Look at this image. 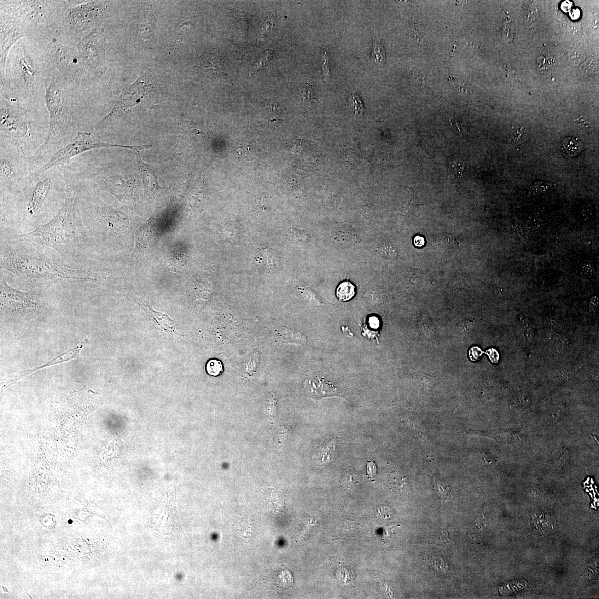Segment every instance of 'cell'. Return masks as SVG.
I'll return each instance as SVG.
<instances>
[{
	"label": "cell",
	"instance_id": "3",
	"mask_svg": "<svg viewBox=\"0 0 599 599\" xmlns=\"http://www.w3.org/2000/svg\"><path fill=\"white\" fill-rule=\"evenodd\" d=\"M109 147H120L130 149L134 151H140L150 149L152 147V145L132 146L111 144L101 141L91 132H79L73 141L57 150L45 164L38 168L34 173V177L37 179L39 178L51 169L69 164L74 157L89 150Z\"/></svg>",
	"mask_w": 599,
	"mask_h": 599
},
{
	"label": "cell",
	"instance_id": "32",
	"mask_svg": "<svg viewBox=\"0 0 599 599\" xmlns=\"http://www.w3.org/2000/svg\"><path fill=\"white\" fill-rule=\"evenodd\" d=\"M302 95H303L304 101L309 103L310 105L312 106L313 103L315 102V98L314 97L313 92L310 86H305L304 87Z\"/></svg>",
	"mask_w": 599,
	"mask_h": 599
},
{
	"label": "cell",
	"instance_id": "5",
	"mask_svg": "<svg viewBox=\"0 0 599 599\" xmlns=\"http://www.w3.org/2000/svg\"><path fill=\"white\" fill-rule=\"evenodd\" d=\"M45 100L50 115L49 130L44 142L37 151L39 154L47 149L60 135L65 124V98L54 80L52 81L46 89Z\"/></svg>",
	"mask_w": 599,
	"mask_h": 599
},
{
	"label": "cell",
	"instance_id": "16",
	"mask_svg": "<svg viewBox=\"0 0 599 599\" xmlns=\"http://www.w3.org/2000/svg\"><path fill=\"white\" fill-rule=\"evenodd\" d=\"M305 388L310 394L320 397L334 394L337 388L323 378H314L305 382Z\"/></svg>",
	"mask_w": 599,
	"mask_h": 599
},
{
	"label": "cell",
	"instance_id": "35",
	"mask_svg": "<svg viewBox=\"0 0 599 599\" xmlns=\"http://www.w3.org/2000/svg\"><path fill=\"white\" fill-rule=\"evenodd\" d=\"M485 353L489 357L491 362L493 364H497L499 360V354L496 349L491 348L488 350Z\"/></svg>",
	"mask_w": 599,
	"mask_h": 599
},
{
	"label": "cell",
	"instance_id": "19",
	"mask_svg": "<svg viewBox=\"0 0 599 599\" xmlns=\"http://www.w3.org/2000/svg\"><path fill=\"white\" fill-rule=\"evenodd\" d=\"M563 152L569 157L578 155L582 151L583 144L577 138L567 137L562 142Z\"/></svg>",
	"mask_w": 599,
	"mask_h": 599
},
{
	"label": "cell",
	"instance_id": "33",
	"mask_svg": "<svg viewBox=\"0 0 599 599\" xmlns=\"http://www.w3.org/2000/svg\"><path fill=\"white\" fill-rule=\"evenodd\" d=\"M481 349L477 346H474L470 348L469 352V357L472 362H476L482 355Z\"/></svg>",
	"mask_w": 599,
	"mask_h": 599
},
{
	"label": "cell",
	"instance_id": "8",
	"mask_svg": "<svg viewBox=\"0 0 599 599\" xmlns=\"http://www.w3.org/2000/svg\"><path fill=\"white\" fill-rule=\"evenodd\" d=\"M52 46L54 59L62 73L71 79L78 81L82 78L83 67L76 54L55 39L52 42Z\"/></svg>",
	"mask_w": 599,
	"mask_h": 599
},
{
	"label": "cell",
	"instance_id": "28",
	"mask_svg": "<svg viewBox=\"0 0 599 599\" xmlns=\"http://www.w3.org/2000/svg\"><path fill=\"white\" fill-rule=\"evenodd\" d=\"M430 563L434 569L440 572L446 573L449 569V564L440 556H432Z\"/></svg>",
	"mask_w": 599,
	"mask_h": 599
},
{
	"label": "cell",
	"instance_id": "18",
	"mask_svg": "<svg viewBox=\"0 0 599 599\" xmlns=\"http://www.w3.org/2000/svg\"><path fill=\"white\" fill-rule=\"evenodd\" d=\"M20 67L22 73L23 79L26 89L30 91L33 90L35 72H34L33 64L30 57L23 56L20 61Z\"/></svg>",
	"mask_w": 599,
	"mask_h": 599
},
{
	"label": "cell",
	"instance_id": "37",
	"mask_svg": "<svg viewBox=\"0 0 599 599\" xmlns=\"http://www.w3.org/2000/svg\"><path fill=\"white\" fill-rule=\"evenodd\" d=\"M368 474L370 475V476H371V477H374V476H375V475H376V468L375 465L374 463H372V462L368 464Z\"/></svg>",
	"mask_w": 599,
	"mask_h": 599
},
{
	"label": "cell",
	"instance_id": "13",
	"mask_svg": "<svg viewBox=\"0 0 599 599\" xmlns=\"http://www.w3.org/2000/svg\"><path fill=\"white\" fill-rule=\"evenodd\" d=\"M1 131L11 141L24 140L28 136V127L25 121L12 115H2Z\"/></svg>",
	"mask_w": 599,
	"mask_h": 599
},
{
	"label": "cell",
	"instance_id": "14",
	"mask_svg": "<svg viewBox=\"0 0 599 599\" xmlns=\"http://www.w3.org/2000/svg\"><path fill=\"white\" fill-rule=\"evenodd\" d=\"M18 156L9 155L5 153L1 150V161H0V176H1V184L9 185L16 182L19 173L16 167Z\"/></svg>",
	"mask_w": 599,
	"mask_h": 599
},
{
	"label": "cell",
	"instance_id": "36",
	"mask_svg": "<svg viewBox=\"0 0 599 599\" xmlns=\"http://www.w3.org/2000/svg\"><path fill=\"white\" fill-rule=\"evenodd\" d=\"M581 272L585 276H591L594 274V266L590 263H586L583 265Z\"/></svg>",
	"mask_w": 599,
	"mask_h": 599
},
{
	"label": "cell",
	"instance_id": "2",
	"mask_svg": "<svg viewBox=\"0 0 599 599\" xmlns=\"http://www.w3.org/2000/svg\"><path fill=\"white\" fill-rule=\"evenodd\" d=\"M0 265L2 269L36 286L67 281H97L89 270L73 268L38 252L7 246H2Z\"/></svg>",
	"mask_w": 599,
	"mask_h": 599
},
{
	"label": "cell",
	"instance_id": "22",
	"mask_svg": "<svg viewBox=\"0 0 599 599\" xmlns=\"http://www.w3.org/2000/svg\"><path fill=\"white\" fill-rule=\"evenodd\" d=\"M385 49H384L379 37H374L371 55L372 61L378 65H381L385 61Z\"/></svg>",
	"mask_w": 599,
	"mask_h": 599
},
{
	"label": "cell",
	"instance_id": "17",
	"mask_svg": "<svg viewBox=\"0 0 599 599\" xmlns=\"http://www.w3.org/2000/svg\"><path fill=\"white\" fill-rule=\"evenodd\" d=\"M139 171L145 187L154 189L159 188L158 179L153 168L145 164L141 159L139 151H135Z\"/></svg>",
	"mask_w": 599,
	"mask_h": 599
},
{
	"label": "cell",
	"instance_id": "4",
	"mask_svg": "<svg viewBox=\"0 0 599 599\" xmlns=\"http://www.w3.org/2000/svg\"><path fill=\"white\" fill-rule=\"evenodd\" d=\"M1 311L2 315L24 316L44 310V302L33 292H23L9 286L1 277Z\"/></svg>",
	"mask_w": 599,
	"mask_h": 599
},
{
	"label": "cell",
	"instance_id": "27",
	"mask_svg": "<svg viewBox=\"0 0 599 599\" xmlns=\"http://www.w3.org/2000/svg\"><path fill=\"white\" fill-rule=\"evenodd\" d=\"M259 363V354L255 353L248 359L245 363V370L247 374L252 375L257 371Z\"/></svg>",
	"mask_w": 599,
	"mask_h": 599
},
{
	"label": "cell",
	"instance_id": "21",
	"mask_svg": "<svg viewBox=\"0 0 599 599\" xmlns=\"http://www.w3.org/2000/svg\"><path fill=\"white\" fill-rule=\"evenodd\" d=\"M355 293V287L349 282L341 283L336 290L337 298L343 301L351 300Z\"/></svg>",
	"mask_w": 599,
	"mask_h": 599
},
{
	"label": "cell",
	"instance_id": "20",
	"mask_svg": "<svg viewBox=\"0 0 599 599\" xmlns=\"http://www.w3.org/2000/svg\"><path fill=\"white\" fill-rule=\"evenodd\" d=\"M275 332L284 341L302 343L306 341L305 336L304 335L290 329L279 327L275 329Z\"/></svg>",
	"mask_w": 599,
	"mask_h": 599
},
{
	"label": "cell",
	"instance_id": "6",
	"mask_svg": "<svg viewBox=\"0 0 599 599\" xmlns=\"http://www.w3.org/2000/svg\"><path fill=\"white\" fill-rule=\"evenodd\" d=\"M77 48L83 60L98 73H102L105 59L103 29H95L80 41Z\"/></svg>",
	"mask_w": 599,
	"mask_h": 599
},
{
	"label": "cell",
	"instance_id": "26",
	"mask_svg": "<svg viewBox=\"0 0 599 599\" xmlns=\"http://www.w3.org/2000/svg\"><path fill=\"white\" fill-rule=\"evenodd\" d=\"M503 443L511 445L519 444L522 440L521 435L517 432H505L500 436Z\"/></svg>",
	"mask_w": 599,
	"mask_h": 599
},
{
	"label": "cell",
	"instance_id": "29",
	"mask_svg": "<svg viewBox=\"0 0 599 599\" xmlns=\"http://www.w3.org/2000/svg\"><path fill=\"white\" fill-rule=\"evenodd\" d=\"M554 461L557 464H565L569 458L568 451L563 449L556 450L552 454Z\"/></svg>",
	"mask_w": 599,
	"mask_h": 599
},
{
	"label": "cell",
	"instance_id": "9",
	"mask_svg": "<svg viewBox=\"0 0 599 599\" xmlns=\"http://www.w3.org/2000/svg\"><path fill=\"white\" fill-rule=\"evenodd\" d=\"M86 341L87 339H85L76 347L70 349V350H69L65 352H63V353L60 354V355L52 358L49 361V362L37 366V367L21 371L19 372V373L13 376L12 377L10 378V379L4 381L2 385L3 390L5 388H8V387L13 385V384L15 383L17 381L22 379L23 378L31 375L34 372L42 370L46 367H49V366L67 362H69V361L78 358L80 352L81 350H82V349L83 348Z\"/></svg>",
	"mask_w": 599,
	"mask_h": 599
},
{
	"label": "cell",
	"instance_id": "38",
	"mask_svg": "<svg viewBox=\"0 0 599 599\" xmlns=\"http://www.w3.org/2000/svg\"><path fill=\"white\" fill-rule=\"evenodd\" d=\"M414 242L415 245L417 247H422L424 244V241L423 238L420 236H416L415 238Z\"/></svg>",
	"mask_w": 599,
	"mask_h": 599
},
{
	"label": "cell",
	"instance_id": "31",
	"mask_svg": "<svg viewBox=\"0 0 599 599\" xmlns=\"http://www.w3.org/2000/svg\"><path fill=\"white\" fill-rule=\"evenodd\" d=\"M552 187V184L546 183H538L534 184L530 188L531 193L534 194H538L548 191L549 188Z\"/></svg>",
	"mask_w": 599,
	"mask_h": 599
},
{
	"label": "cell",
	"instance_id": "24",
	"mask_svg": "<svg viewBox=\"0 0 599 599\" xmlns=\"http://www.w3.org/2000/svg\"><path fill=\"white\" fill-rule=\"evenodd\" d=\"M293 584V578L292 574L288 571H284L281 573H279L277 579V585L278 587H283V588H288V587L292 586Z\"/></svg>",
	"mask_w": 599,
	"mask_h": 599
},
{
	"label": "cell",
	"instance_id": "39",
	"mask_svg": "<svg viewBox=\"0 0 599 599\" xmlns=\"http://www.w3.org/2000/svg\"><path fill=\"white\" fill-rule=\"evenodd\" d=\"M447 537V534H445V533H444V534L441 533L440 535H438V536H437V541L438 543H441V542L446 543L447 542V541H449V539H446V538Z\"/></svg>",
	"mask_w": 599,
	"mask_h": 599
},
{
	"label": "cell",
	"instance_id": "1",
	"mask_svg": "<svg viewBox=\"0 0 599 599\" xmlns=\"http://www.w3.org/2000/svg\"><path fill=\"white\" fill-rule=\"evenodd\" d=\"M23 242L35 243L54 249L59 253L63 262L81 265L84 270H88L87 261L94 243L83 223L79 196L70 184H67L65 202L53 218L34 230L11 237L9 241L11 244Z\"/></svg>",
	"mask_w": 599,
	"mask_h": 599
},
{
	"label": "cell",
	"instance_id": "25",
	"mask_svg": "<svg viewBox=\"0 0 599 599\" xmlns=\"http://www.w3.org/2000/svg\"><path fill=\"white\" fill-rule=\"evenodd\" d=\"M206 370L208 374L210 375L213 376H218L223 371L222 364L218 360H210L207 364Z\"/></svg>",
	"mask_w": 599,
	"mask_h": 599
},
{
	"label": "cell",
	"instance_id": "34",
	"mask_svg": "<svg viewBox=\"0 0 599 599\" xmlns=\"http://www.w3.org/2000/svg\"><path fill=\"white\" fill-rule=\"evenodd\" d=\"M452 168L456 177H461L463 175L465 166L463 162H455L453 164Z\"/></svg>",
	"mask_w": 599,
	"mask_h": 599
},
{
	"label": "cell",
	"instance_id": "30",
	"mask_svg": "<svg viewBox=\"0 0 599 599\" xmlns=\"http://www.w3.org/2000/svg\"><path fill=\"white\" fill-rule=\"evenodd\" d=\"M434 484L435 490L440 494L442 498H450L451 493L449 486H446L443 483L437 481H434Z\"/></svg>",
	"mask_w": 599,
	"mask_h": 599
},
{
	"label": "cell",
	"instance_id": "23",
	"mask_svg": "<svg viewBox=\"0 0 599 599\" xmlns=\"http://www.w3.org/2000/svg\"><path fill=\"white\" fill-rule=\"evenodd\" d=\"M349 106L358 117H362L364 113V106L361 98L356 94H352L348 100Z\"/></svg>",
	"mask_w": 599,
	"mask_h": 599
},
{
	"label": "cell",
	"instance_id": "15",
	"mask_svg": "<svg viewBox=\"0 0 599 599\" xmlns=\"http://www.w3.org/2000/svg\"><path fill=\"white\" fill-rule=\"evenodd\" d=\"M24 36L19 29L15 27L1 28V65L4 67L9 50L17 39Z\"/></svg>",
	"mask_w": 599,
	"mask_h": 599
},
{
	"label": "cell",
	"instance_id": "10",
	"mask_svg": "<svg viewBox=\"0 0 599 599\" xmlns=\"http://www.w3.org/2000/svg\"><path fill=\"white\" fill-rule=\"evenodd\" d=\"M100 3L90 2L73 8L68 15L69 22L77 28L87 25L100 14L102 9Z\"/></svg>",
	"mask_w": 599,
	"mask_h": 599
},
{
	"label": "cell",
	"instance_id": "11",
	"mask_svg": "<svg viewBox=\"0 0 599 599\" xmlns=\"http://www.w3.org/2000/svg\"><path fill=\"white\" fill-rule=\"evenodd\" d=\"M137 303L140 306L147 316L152 318L156 328L162 331L165 336H172L175 338L182 340V337L185 336L180 334L176 329V321L169 317L167 313L156 311L151 307L150 302L148 301L147 304Z\"/></svg>",
	"mask_w": 599,
	"mask_h": 599
},
{
	"label": "cell",
	"instance_id": "12",
	"mask_svg": "<svg viewBox=\"0 0 599 599\" xmlns=\"http://www.w3.org/2000/svg\"><path fill=\"white\" fill-rule=\"evenodd\" d=\"M52 189V184L49 178H45L38 180L29 197L26 206L29 215L34 216L39 212L51 193Z\"/></svg>",
	"mask_w": 599,
	"mask_h": 599
},
{
	"label": "cell",
	"instance_id": "7",
	"mask_svg": "<svg viewBox=\"0 0 599 599\" xmlns=\"http://www.w3.org/2000/svg\"><path fill=\"white\" fill-rule=\"evenodd\" d=\"M146 90L147 85L142 77H139L135 83L127 86L122 91L121 96L111 112L102 122H106L113 119L135 108L144 98Z\"/></svg>",
	"mask_w": 599,
	"mask_h": 599
}]
</instances>
